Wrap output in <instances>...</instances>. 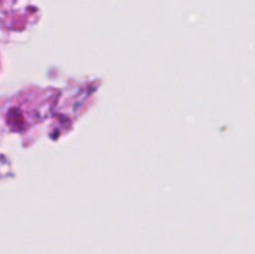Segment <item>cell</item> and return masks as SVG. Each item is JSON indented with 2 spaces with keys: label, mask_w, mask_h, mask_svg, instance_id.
Returning a JSON list of instances; mask_svg holds the SVG:
<instances>
[]
</instances>
